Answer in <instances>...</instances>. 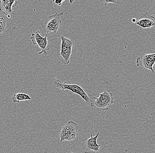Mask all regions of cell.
<instances>
[{
  "label": "cell",
  "mask_w": 155,
  "mask_h": 153,
  "mask_svg": "<svg viewBox=\"0 0 155 153\" xmlns=\"http://www.w3.org/2000/svg\"><path fill=\"white\" fill-rule=\"evenodd\" d=\"M55 88L61 89L63 91L64 90L70 91L73 93L77 94L80 96L86 102V104L90 105L93 97L91 94L88 93L83 88L78 84H66L61 82L56 79L53 83Z\"/></svg>",
  "instance_id": "1"
},
{
  "label": "cell",
  "mask_w": 155,
  "mask_h": 153,
  "mask_svg": "<svg viewBox=\"0 0 155 153\" xmlns=\"http://www.w3.org/2000/svg\"><path fill=\"white\" fill-rule=\"evenodd\" d=\"M114 103L112 93L104 91L100 94L99 97H93L90 106L94 107L97 111L101 112L108 110Z\"/></svg>",
  "instance_id": "2"
},
{
  "label": "cell",
  "mask_w": 155,
  "mask_h": 153,
  "mask_svg": "<svg viewBox=\"0 0 155 153\" xmlns=\"http://www.w3.org/2000/svg\"><path fill=\"white\" fill-rule=\"evenodd\" d=\"M64 15V12H58L46 17L40 23L42 28L46 31L47 34L53 33L55 34L60 28L62 23L61 16Z\"/></svg>",
  "instance_id": "3"
},
{
  "label": "cell",
  "mask_w": 155,
  "mask_h": 153,
  "mask_svg": "<svg viewBox=\"0 0 155 153\" xmlns=\"http://www.w3.org/2000/svg\"><path fill=\"white\" fill-rule=\"evenodd\" d=\"M61 47L59 56L61 58V62L64 65H68L70 62V58L72 54L73 47L74 45V42L64 36H61Z\"/></svg>",
  "instance_id": "4"
},
{
  "label": "cell",
  "mask_w": 155,
  "mask_h": 153,
  "mask_svg": "<svg viewBox=\"0 0 155 153\" xmlns=\"http://www.w3.org/2000/svg\"><path fill=\"white\" fill-rule=\"evenodd\" d=\"M78 128L79 127L77 123L73 121H69L67 124L63 126L60 131L59 135L60 142L61 143L64 140L69 141L74 139L78 135Z\"/></svg>",
  "instance_id": "5"
},
{
  "label": "cell",
  "mask_w": 155,
  "mask_h": 153,
  "mask_svg": "<svg viewBox=\"0 0 155 153\" xmlns=\"http://www.w3.org/2000/svg\"><path fill=\"white\" fill-rule=\"evenodd\" d=\"M48 35V34L47 33L45 36L42 37L39 31H36L35 33L32 34L30 38L33 44L37 45L41 50L40 52H38V55L44 54L45 56L47 55V51L50 49L47 38Z\"/></svg>",
  "instance_id": "6"
},
{
  "label": "cell",
  "mask_w": 155,
  "mask_h": 153,
  "mask_svg": "<svg viewBox=\"0 0 155 153\" xmlns=\"http://www.w3.org/2000/svg\"><path fill=\"white\" fill-rule=\"evenodd\" d=\"M137 67H140L146 70L151 71L154 73L153 67L155 66V53L142 54L136 60Z\"/></svg>",
  "instance_id": "7"
},
{
  "label": "cell",
  "mask_w": 155,
  "mask_h": 153,
  "mask_svg": "<svg viewBox=\"0 0 155 153\" xmlns=\"http://www.w3.org/2000/svg\"><path fill=\"white\" fill-rule=\"evenodd\" d=\"M99 131L95 136L91 134V137L85 138L82 141V148L84 153H96L99 151L101 145L97 143Z\"/></svg>",
  "instance_id": "8"
},
{
  "label": "cell",
  "mask_w": 155,
  "mask_h": 153,
  "mask_svg": "<svg viewBox=\"0 0 155 153\" xmlns=\"http://www.w3.org/2000/svg\"><path fill=\"white\" fill-rule=\"evenodd\" d=\"M135 24L142 28H151L155 26V17L148 12H145L140 15Z\"/></svg>",
  "instance_id": "9"
},
{
  "label": "cell",
  "mask_w": 155,
  "mask_h": 153,
  "mask_svg": "<svg viewBox=\"0 0 155 153\" xmlns=\"http://www.w3.org/2000/svg\"><path fill=\"white\" fill-rule=\"evenodd\" d=\"M17 5V2L15 0H1L0 1V10L8 16L13 11L12 7Z\"/></svg>",
  "instance_id": "10"
},
{
  "label": "cell",
  "mask_w": 155,
  "mask_h": 153,
  "mask_svg": "<svg viewBox=\"0 0 155 153\" xmlns=\"http://www.w3.org/2000/svg\"><path fill=\"white\" fill-rule=\"evenodd\" d=\"M8 17L0 10V36L5 33L9 26Z\"/></svg>",
  "instance_id": "11"
},
{
  "label": "cell",
  "mask_w": 155,
  "mask_h": 153,
  "mask_svg": "<svg viewBox=\"0 0 155 153\" xmlns=\"http://www.w3.org/2000/svg\"><path fill=\"white\" fill-rule=\"evenodd\" d=\"M31 98L28 95L23 93L14 94L12 97V101L14 103H19L21 101L31 100Z\"/></svg>",
  "instance_id": "12"
},
{
  "label": "cell",
  "mask_w": 155,
  "mask_h": 153,
  "mask_svg": "<svg viewBox=\"0 0 155 153\" xmlns=\"http://www.w3.org/2000/svg\"><path fill=\"white\" fill-rule=\"evenodd\" d=\"M117 1L116 0H101L100 1L101 5L102 6H106L109 3L115 4L117 2Z\"/></svg>",
  "instance_id": "13"
},
{
  "label": "cell",
  "mask_w": 155,
  "mask_h": 153,
  "mask_svg": "<svg viewBox=\"0 0 155 153\" xmlns=\"http://www.w3.org/2000/svg\"><path fill=\"white\" fill-rule=\"evenodd\" d=\"M64 1L65 0H54V1H52V2L55 5H57L61 6L62 5Z\"/></svg>",
  "instance_id": "14"
},
{
  "label": "cell",
  "mask_w": 155,
  "mask_h": 153,
  "mask_svg": "<svg viewBox=\"0 0 155 153\" xmlns=\"http://www.w3.org/2000/svg\"><path fill=\"white\" fill-rule=\"evenodd\" d=\"M132 21L133 23H135L137 21L136 19H135V18H134V19L132 20Z\"/></svg>",
  "instance_id": "15"
},
{
  "label": "cell",
  "mask_w": 155,
  "mask_h": 153,
  "mask_svg": "<svg viewBox=\"0 0 155 153\" xmlns=\"http://www.w3.org/2000/svg\"><path fill=\"white\" fill-rule=\"evenodd\" d=\"M74 1H70V2L72 3Z\"/></svg>",
  "instance_id": "16"
},
{
  "label": "cell",
  "mask_w": 155,
  "mask_h": 153,
  "mask_svg": "<svg viewBox=\"0 0 155 153\" xmlns=\"http://www.w3.org/2000/svg\"><path fill=\"white\" fill-rule=\"evenodd\" d=\"M74 153L73 152H71V153Z\"/></svg>",
  "instance_id": "17"
}]
</instances>
